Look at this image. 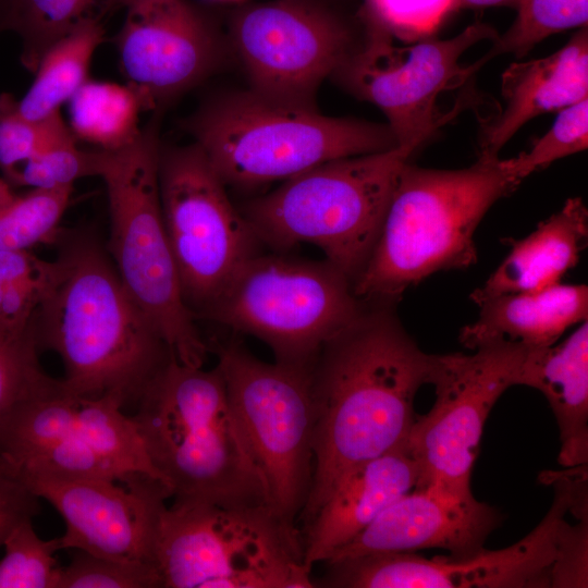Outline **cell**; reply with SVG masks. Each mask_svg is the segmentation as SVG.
I'll use <instances>...</instances> for the list:
<instances>
[{
	"instance_id": "603a6c76",
	"label": "cell",
	"mask_w": 588,
	"mask_h": 588,
	"mask_svg": "<svg viewBox=\"0 0 588 588\" xmlns=\"http://www.w3.org/2000/svg\"><path fill=\"white\" fill-rule=\"evenodd\" d=\"M478 318L463 327L461 343L475 350L495 341L518 342L528 348L550 346L564 332L587 320L588 287L556 283L536 291L506 293L478 304Z\"/></svg>"
},
{
	"instance_id": "4316f807",
	"label": "cell",
	"mask_w": 588,
	"mask_h": 588,
	"mask_svg": "<svg viewBox=\"0 0 588 588\" xmlns=\"http://www.w3.org/2000/svg\"><path fill=\"white\" fill-rule=\"evenodd\" d=\"M118 9L117 0H17L3 30H13L21 39V62L35 73L45 52L79 25L102 20Z\"/></svg>"
},
{
	"instance_id": "ac0fdd59",
	"label": "cell",
	"mask_w": 588,
	"mask_h": 588,
	"mask_svg": "<svg viewBox=\"0 0 588 588\" xmlns=\"http://www.w3.org/2000/svg\"><path fill=\"white\" fill-rule=\"evenodd\" d=\"M21 479L62 516L65 531L58 537L61 550L156 566L160 522L166 501L171 498L161 481L149 477L110 480L51 475Z\"/></svg>"
},
{
	"instance_id": "83f0119b",
	"label": "cell",
	"mask_w": 588,
	"mask_h": 588,
	"mask_svg": "<svg viewBox=\"0 0 588 588\" xmlns=\"http://www.w3.org/2000/svg\"><path fill=\"white\" fill-rule=\"evenodd\" d=\"M516 11L512 25L482 57L486 62L503 53L522 58L555 33L587 26L588 0H518Z\"/></svg>"
},
{
	"instance_id": "ffe728a7",
	"label": "cell",
	"mask_w": 588,
	"mask_h": 588,
	"mask_svg": "<svg viewBox=\"0 0 588 588\" xmlns=\"http://www.w3.org/2000/svg\"><path fill=\"white\" fill-rule=\"evenodd\" d=\"M419 470L406 448L363 463L345 474L301 531L305 563L328 561L401 495L417 488Z\"/></svg>"
},
{
	"instance_id": "7bdbcfd3",
	"label": "cell",
	"mask_w": 588,
	"mask_h": 588,
	"mask_svg": "<svg viewBox=\"0 0 588 588\" xmlns=\"http://www.w3.org/2000/svg\"><path fill=\"white\" fill-rule=\"evenodd\" d=\"M572 474H574L575 476H577V477L580 479V481L583 482V485H584V482L586 481L585 476H583L581 474H579V473H577V471H573ZM585 487H586V486H585ZM585 487H584V488H585ZM583 512H584V505H583L576 513L581 514Z\"/></svg>"
},
{
	"instance_id": "4fadbf2b",
	"label": "cell",
	"mask_w": 588,
	"mask_h": 588,
	"mask_svg": "<svg viewBox=\"0 0 588 588\" xmlns=\"http://www.w3.org/2000/svg\"><path fill=\"white\" fill-rule=\"evenodd\" d=\"M528 347L495 340L471 354L434 355L430 411L417 418L405 448L419 470L420 487L458 499L473 498L470 479L485 422L516 379Z\"/></svg>"
},
{
	"instance_id": "30bf717a",
	"label": "cell",
	"mask_w": 588,
	"mask_h": 588,
	"mask_svg": "<svg viewBox=\"0 0 588 588\" xmlns=\"http://www.w3.org/2000/svg\"><path fill=\"white\" fill-rule=\"evenodd\" d=\"M163 223L184 303L194 319L207 313L261 242L196 144L159 151Z\"/></svg>"
},
{
	"instance_id": "8d00e7d4",
	"label": "cell",
	"mask_w": 588,
	"mask_h": 588,
	"mask_svg": "<svg viewBox=\"0 0 588 588\" xmlns=\"http://www.w3.org/2000/svg\"><path fill=\"white\" fill-rule=\"evenodd\" d=\"M587 520L576 526L561 522L551 587H587Z\"/></svg>"
},
{
	"instance_id": "484cf974",
	"label": "cell",
	"mask_w": 588,
	"mask_h": 588,
	"mask_svg": "<svg viewBox=\"0 0 588 588\" xmlns=\"http://www.w3.org/2000/svg\"><path fill=\"white\" fill-rule=\"evenodd\" d=\"M144 111L139 96L127 84L87 79L69 100L70 128L75 138L97 149L118 150L139 136Z\"/></svg>"
},
{
	"instance_id": "cb8c5ba5",
	"label": "cell",
	"mask_w": 588,
	"mask_h": 588,
	"mask_svg": "<svg viewBox=\"0 0 588 588\" xmlns=\"http://www.w3.org/2000/svg\"><path fill=\"white\" fill-rule=\"evenodd\" d=\"M588 236V210L580 197L568 198L563 207L520 240H511L510 253L477 287L475 304L506 294L536 291L560 283L574 268Z\"/></svg>"
},
{
	"instance_id": "d590c367",
	"label": "cell",
	"mask_w": 588,
	"mask_h": 588,
	"mask_svg": "<svg viewBox=\"0 0 588 588\" xmlns=\"http://www.w3.org/2000/svg\"><path fill=\"white\" fill-rule=\"evenodd\" d=\"M454 10V0H366L365 15L392 37L416 40L431 34Z\"/></svg>"
},
{
	"instance_id": "e575fe53",
	"label": "cell",
	"mask_w": 588,
	"mask_h": 588,
	"mask_svg": "<svg viewBox=\"0 0 588 588\" xmlns=\"http://www.w3.org/2000/svg\"><path fill=\"white\" fill-rule=\"evenodd\" d=\"M102 150H82L76 140L52 146L23 163L10 177L32 188L73 186L86 176H98Z\"/></svg>"
},
{
	"instance_id": "7402d4cb",
	"label": "cell",
	"mask_w": 588,
	"mask_h": 588,
	"mask_svg": "<svg viewBox=\"0 0 588 588\" xmlns=\"http://www.w3.org/2000/svg\"><path fill=\"white\" fill-rule=\"evenodd\" d=\"M517 384L537 389L548 400L560 431V464L587 466L588 321L560 343L528 348Z\"/></svg>"
},
{
	"instance_id": "b9f144b4",
	"label": "cell",
	"mask_w": 588,
	"mask_h": 588,
	"mask_svg": "<svg viewBox=\"0 0 588 588\" xmlns=\"http://www.w3.org/2000/svg\"><path fill=\"white\" fill-rule=\"evenodd\" d=\"M17 0H0V32L3 30V26L8 15Z\"/></svg>"
},
{
	"instance_id": "9a60e30c",
	"label": "cell",
	"mask_w": 588,
	"mask_h": 588,
	"mask_svg": "<svg viewBox=\"0 0 588 588\" xmlns=\"http://www.w3.org/2000/svg\"><path fill=\"white\" fill-rule=\"evenodd\" d=\"M546 517L511 547L465 556L426 559L415 552H380L327 562L315 587L329 588H544L551 587L558 532L577 492L568 478L555 479Z\"/></svg>"
},
{
	"instance_id": "f1b7e54d",
	"label": "cell",
	"mask_w": 588,
	"mask_h": 588,
	"mask_svg": "<svg viewBox=\"0 0 588 588\" xmlns=\"http://www.w3.org/2000/svg\"><path fill=\"white\" fill-rule=\"evenodd\" d=\"M73 186L33 188L0 210V249L28 250L53 240Z\"/></svg>"
},
{
	"instance_id": "277c9868",
	"label": "cell",
	"mask_w": 588,
	"mask_h": 588,
	"mask_svg": "<svg viewBox=\"0 0 588 588\" xmlns=\"http://www.w3.org/2000/svg\"><path fill=\"white\" fill-rule=\"evenodd\" d=\"M517 185L499 157H479L457 170L407 161L369 258L353 283L355 294L366 302L396 303L406 289L434 272L473 266L476 229L491 206Z\"/></svg>"
},
{
	"instance_id": "d6986e66",
	"label": "cell",
	"mask_w": 588,
	"mask_h": 588,
	"mask_svg": "<svg viewBox=\"0 0 588 588\" xmlns=\"http://www.w3.org/2000/svg\"><path fill=\"white\" fill-rule=\"evenodd\" d=\"M500 523V513L474 497L458 499L430 487L414 488L387 506L324 563L424 549L448 550L452 556L470 555L483 549L486 539Z\"/></svg>"
},
{
	"instance_id": "2e32d148",
	"label": "cell",
	"mask_w": 588,
	"mask_h": 588,
	"mask_svg": "<svg viewBox=\"0 0 588 588\" xmlns=\"http://www.w3.org/2000/svg\"><path fill=\"white\" fill-rule=\"evenodd\" d=\"M232 40L250 89L305 107H315L321 83L359 42L341 16L304 0L244 9L233 21Z\"/></svg>"
},
{
	"instance_id": "9c48e42d",
	"label": "cell",
	"mask_w": 588,
	"mask_h": 588,
	"mask_svg": "<svg viewBox=\"0 0 588 588\" xmlns=\"http://www.w3.org/2000/svg\"><path fill=\"white\" fill-rule=\"evenodd\" d=\"M328 260L262 252L234 274L209 319L266 343L275 362L310 367L322 346L367 306Z\"/></svg>"
},
{
	"instance_id": "ba28073f",
	"label": "cell",
	"mask_w": 588,
	"mask_h": 588,
	"mask_svg": "<svg viewBox=\"0 0 588 588\" xmlns=\"http://www.w3.org/2000/svg\"><path fill=\"white\" fill-rule=\"evenodd\" d=\"M161 588H313L301 531L269 505L173 502L163 511Z\"/></svg>"
},
{
	"instance_id": "44dd1931",
	"label": "cell",
	"mask_w": 588,
	"mask_h": 588,
	"mask_svg": "<svg viewBox=\"0 0 588 588\" xmlns=\"http://www.w3.org/2000/svg\"><path fill=\"white\" fill-rule=\"evenodd\" d=\"M504 106L480 136V156L499 151L528 121L588 98V30L580 27L552 54L512 63L502 74Z\"/></svg>"
},
{
	"instance_id": "e0dca14e",
	"label": "cell",
	"mask_w": 588,
	"mask_h": 588,
	"mask_svg": "<svg viewBox=\"0 0 588 588\" xmlns=\"http://www.w3.org/2000/svg\"><path fill=\"white\" fill-rule=\"evenodd\" d=\"M124 20L115 37L126 84L145 111H156L212 74L221 59L217 33L188 0H117Z\"/></svg>"
},
{
	"instance_id": "4dcf8cb0",
	"label": "cell",
	"mask_w": 588,
	"mask_h": 588,
	"mask_svg": "<svg viewBox=\"0 0 588 588\" xmlns=\"http://www.w3.org/2000/svg\"><path fill=\"white\" fill-rule=\"evenodd\" d=\"M11 94L0 95V168L10 179L27 160L41 151L76 140L60 111L41 121L23 118Z\"/></svg>"
},
{
	"instance_id": "5b68a950",
	"label": "cell",
	"mask_w": 588,
	"mask_h": 588,
	"mask_svg": "<svg viewBox=\"0 0 588 588\" xmlns=\"http://www.w3.org/2000/svg\"><path fill=\"white\" fill-rule=\"evenodd\" d=\"M185 127L223 183L242 189L399 146L388 124L328 117L253 89L204 102Z\"/></svg>"
},
{
	"instance_id": "836d02e7",
	"label": "cell",
	"mask_w": 588,
	"mask_h": 588,
	"mask_svg": "<svg viewBox=\"0 0 588 588\" xmlns=\"http://www.w3.org/2000/svg\"><path fill=\"white\" fill-rule=\"evenodd\" d=\"M57 588H161V580L151 564L75 550L71 562L61 566Z\"/></svg>"
},
{
	"instance_id": "d6a6232c",
	"label": "cell",
	"mask_w": 588,
	"mask_h": 588,
	"mask_svg": "<svg viewBox=\"0 0 588 588\" xmlns=\"http://www.w3.org/2000/svg\"><path fill=\"white\" fill-rule=\"evenodd\" d=\"M588 147V98L559 111L558 118L529 150L502 160L507 174L519 184L535 171Z\"/></svg>"
},
{
	"instance_id": "ee69618b",
	"label": "cell",
	"mask_w": 588,
	"mask_h": 588,
	"mask_svg": "<svg viewBox=\"0 0 588 588\" xmlns=\"http://www.w3.org/2000/svg\"><path fill=\"white\" fill-rule=\"evenodd\" d=\"M2 294H3V281L0 279V305H1Z\"/></svg>"
},
{
	"instance_id": "8fae6325",
	"label": "cell",
	"mask_w": 588,
	"mask_h": 588,
	"mask_svg": "<svg viewBox=\"0 0 588 588\" xmlns=\"http://www.w3.org/2000/svg\"><path fill=\"white\" fill-rule=\"evenodd\" d=\"M218 368L271 504L296 526L314 475L309 368L266 363L240 341L217 347Z\"/></svg>"
},
{
	"instance_id": "f35d334b",
	"label": "cell",
	"mask_w": 588,
	"mask_h": 588,
	"mask_svg": "<svg viewBox=\"0 0 588 588\" xmlns=\"http://www.w3.org/2000/svg\"><path fill=\"white\" fill-rule=\"evenodd\" d=\"M53 269L54 260H42L28 250L0 249V279L3 282H26L45 290Z\"/></svg>"
},
{
	"instance_id": "8992f818",
	"label": "cell",
	"mask_w": 588,
	"mask_h": 588,
	"mask_svg": "<svg viewBox=\"0 0 588 588\" xmlns=\"http://www.w3.org/2000/svg\"><path fill=\"white\" fill-rule=\"evenodd\" d=\"M416 150L396 146L324 162L249 200L242 213L262 245L281 253L315 245L354 283L372 250L397 176Z\"/></svg>"
},
{
	"instance_id": "52a82bcc",
	"label": "cell",
	"mask_w": 588,
	"mask_h": 588,
	"mask_svg": "<svg viewBox=\"0 0 588 588\" xmlns=\"http://www.w3.org/2000/svg\"><path fill=\"white\" fill-rule=\"evenodd\" d=\"M159 124L118 150H102L99 177L109 205V250L134 302L185 365L203 367L209 351L187 309L170 249L159 195Z\"/></svg>"
},
{
	"instance_id": "d4e9b609",
	"label": "cell",
	"mask_w": 588,
	"mask_h": 588,
	"mask_svg": "<svg viewBox=\"0 0 588 588\" xmlns=\"http://www.w3.org/2000/svg\"><path fill=\"white\" fill-rule=\"evenodd\" d=\"M103 38L101 20H93L54 42L42 56L32 86L17 100L19 113L26 120L41 121L59 112L89 79L93 56Z\"/></svg>"
},
{
	"instance_id": "ab89813d",
	"label": "cell",
	"mask_w": 588,
	"mask_h": 588,
	"mask_svg": "<svg viewBox=\"0 0 588 588\" xmlns=\"http://www.w3.org/2000/svg\"><path fill=\"white\" fill-rule=\"evenodd\" d=\"M517 3L518 0H454V9L485 7H511L516 9Z\"/></svg>"
},
{
	"instance_id": "1f68e13d",
	"label": "cell",
	"mask_w": 588,
	"mask_h": 588,
	"mask_svg": "<svg viewBox=\"0 0 588 588\" xmlns=\"http://www.w3.org/2000/svg\"><path fill=\"white\" fill-rule=\"evenodd\" d=\"M37 353L34 343L0 341V438L25 405L61 385L42 370Z\"/></svg>"
},
{
	"instance_id": "74e56055",
	"label": "cell",
	"mask_w": 588,
	"mask_h": 588,
	"mask_svg": "<svg viewBox=\"0 0 588 588\" xmlns=\"http://www.w3.org/2000/svg\"><path fill=\"white\" fill-rule=\"evenodd\" d=\"M38 497L0 458V548L9 532L38 512Z\"/></svg>"
},
{
	"instance_id": "6da1fadb",
	"label": "cell",
	"mask_w": 588,
	"mask_h": 588,
	"mask_svg": "<svg viewBox=\"0 0 588 588\" xmlns=\"http://www.w3.org/2000/svg\"><path fill=\"white\" fill-rule=\"evenodd\" d=\"M395 304L368 302L309 368L314 475L297 518L303 526L345 474L406 444L415 396L429 383L434 355L408 334Z\"/></svg>"
},
{
	"instance_id": "5bb4252c",
	"label": "cell",
	"mask_w": 588,
	"mask_h": 588,
	"mask_svg": "<svg viewBox=\"0 0 588 588\" xmlns=\"http://www.w3.org/2000/svg\"><path fill=\"white\" fill-rule=\"evenodd\" d=\"M365 22L364 39L333 76L347 91L383 112L399 146L418 149L454 114L439 111L440 96L482 65L478 60L462 66V56L499 34L488 24L475 23L449 39L396 46L385 29L367 16Z\"/></svg>"
},
{
	"instance_id": "3957f363",
	"label": "cell",
	"mask_w": 588,
	"mask_h": 588,
	"mask_svg": "<svg viewBox=\"0 0 588 588\" xmlns=\"http://www.w3.org/2000/svg\"><path fill=\"white\" fill-rule=\"evenodd\" d=\"M136 407L132 418L173 502L272 506L218 366L205 370L173 355Z\"/></svg>"
},
{
	"instance_id": "7a4b0ae2",
	"label": "cell",
	"mask_w": 588,
	"mask_h": 588,
	"mask_svg": "<svg viewBox=\"0 0 588 588\" xmlns=\"http://www.w3.org/2000/svg\"><path fill=\"white\" fill-rule=\"evenodd\" d=\"M39 348L57 353L69 393L137 404L173 356L89 236L64 242L37 307Z\"/></svg>"
},
{
	"instance_id": "7c38bea8",
	"label": "cell",
	"mask_w": 588,
	"mask_h": 588,
	"mask_svg": "<svg viewBox=\"0 0 588 588\" xmlns=\"http://www.w3.org/2000/svg\"><path fill=\"white\" fill-rule=\"evenodd\" d=\"M123 409L117 396L72 394L61 382L59 389L32 401L15 415L0 438V458L21 478L149 477L163 483L134 419Z\"/></svg>"
},
{
	"instance_id": "f546056e",
	"label": "cell",
	"mask_w": 588,
	"mask_h": 588,
	"mask_svg": "<svg viewBox=\"0 0 588 588\" xmlns=\"http://www.w3.org/2000/svg\"><path fill=\"white\" fill-rule=\"evenodd\" d=\"M0 560V588H57L61 566L56 553L58 538L45 540L35 531L32 519L17 524L7 536Z\"/></svg>"
},
{
	"instance_id": "60d3db41",
	"label": "cell",
	"mask_w": 588,
	"mask_h": 588,
	"mask_svg": "<svg viewBox=\"0 0 588 588\" xmlns=\"http://www.w3.org/2000/svg\"><path fill=\"white\" fill-rule=\"evenodd\" d=\"M16 196L11 191L7 182L0 179V210L10 205Z\"/></svg>"
}]
</instances>
